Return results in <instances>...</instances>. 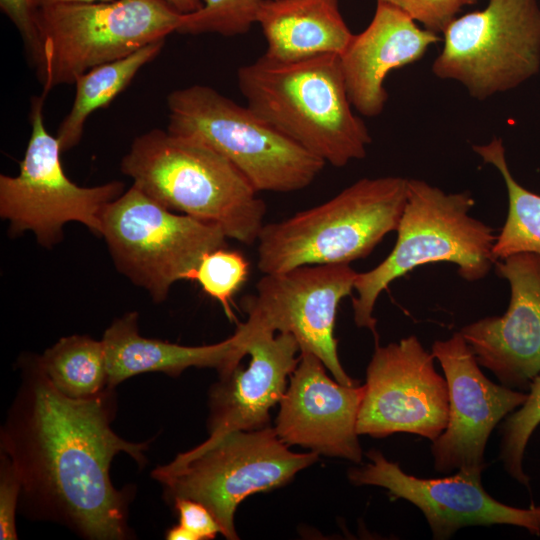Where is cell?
I'll return each mask as SVG.
<instances>
[{
  "label": "cell",
  "instance_id": "obj_9",
  "mask_svg": "<svg viewBox=\"0 0 540 540\" xmlns=\"http://www.w3.org/2000/svg\"><path fill=\"white\" fill-rule=\"evenodd\" d=\"M101 237L116 269L155 303L177 281H193L203 256L227 239L218 225L174 214L135 185L104 207Z\"/></svg>",
  "mask_w": 540,
  "mask_h": 540
},
{
  "label": "cell",
  "instance_id": "obj_32",
  "mask_svg": "<svg viewBox=\"0 0 540 540\" xmlns=\"http://www.w3.org/2000/svg\"><path fill=\"white\" fill-rule=\"evenodd\" d=\"M172 7L182 14L198 11L202 7L201 0H166Z\"/></svg>",
  "mask_w": 540,
  "mask_h": 540
},
{
  "label": "cell",
  "instance_id": "obj_34",
  "mask_svg": "<svg viewBox=\"0 0 540 540\" xmlns=\"http://www.w3.org/2000/svg\"><path fill=\"white\" fill-rule=\"evenodd\" d=\"M478 0H464L465 5H472L475 4Z\"/></svg>",
  "mask_w": 540,
  "mask_h": 540
},
{
  "label": "cell",
  "instance_id": "obj_30",
  "mask_svg": "<svg viewBox=\"0 0 540 540\" xmlns=\"http://www.w3.org/2000/svg\"><path fill=\"white\" fill-rule=\"evenodd\" d=\"M173 502L179 525L190 534L192 540H211L221 533L215 517L200 502L187 498H176Z\"/></svg>",
  "mask_w": 540,
  "mask_h": 540
},
{
  "label": "cell",
  "instance_id": "obj_19",
  "mask_svg": "<svg viewBox=\"0 0 540 540\" xmlns=\"http://www.w3.org/2000/svg\"><path fill=\"white\" fill-rule=\"evenodd\" d=\"M442 39L399 8L377 2L370 24L339 55L350 102L360 114L378 116L388 98L387 75L421 59Z\"/></svg>",
  "mask_w": 540,
  "mask_h": 540
},
{
  "label": "cell",
  "instance_id": "obj_24",
  "mask_svg": "<svg viewBox=\"0 0 540 540\" xmlns=\"http://www.w3.org/2000/svg\"><path fill=\"white\" fill-rule=\"evenodd\" d=\"M37 358L51 383L68 397L89 398L108 387L102 340L86 335L66 336Z\"/></svg>",
  "mask_w": 540,
  "mask_h": 540
},
{
  "label": "cell",
  "instance_id": "obj_31",
  "mask_svg": "<svg viewBox=\"0 0 540 540\" xmlns=\"http://www.w3.org/2000/svg\"><path fill=\"white\" fill-rule=\"evenodd\" d=\"M0 8L19 31L31 62L38 48V9L33 0H0Z\"/></svg>",
  "mask_w": 540,
  "mask_h": 540
},
{
  "label": "cell",
  "instance_id": "obj_5",
  "mask_svg": "<svg viewBox=\"0 0 540 540\" xmlns=\"http://www.w3.org/2000/svg\"><path fill=\"white\" fill-rule=\"evenodd\" d=\"M408 179L363 178L328 201L278 222L258 237L257 267L263 274L305 265L350 264L367 257L396 231Z\"/></svg>",
  "mask_w": 540,
  "mask_h": 540
},
{
  "label": "cell",
  "instance_id": "obj_3",
  "mask_svg": "<svg viewBox=\"0 0 540 540\" xmlns=\"http://www.w3.org/2000/svg\"><path fill=\"white\" fill-rule=\"evenodd\" d=\"M120 167L167 209L214 223L227 238L252 245L265 225L259 192L228 159L199 141L152 129L133 140Z\"/></svg>",
  "mask_w": 540,
  "mask_h": 540
},
{
  "label": "cell",
  "instance_id": "obj_1",
  "mask_svg": "<svg viewBox=\"0 0 540 540\" xmlns=\"http://www.w3.org/2000/svg\"><path fill=\"white\" fill-rule=\"evenodd\" d=\"M113 390L68 397L51 383L37 356L25 359L1 430V452L20 479L26 512L93 540L129 537V495L113 486L110 465L125 452L143 466L149 446L128 442L112 430Z\"/></svg>",
  "mask_w": 540,
  "mask_h": 540
},
{
  "label": "cell",
  "instance_id": "obj_23",
  "mask_svg": "<svg viewBox=\"0 0 540 540\" xmlns=\"http://www.w3.org/2000/svg\"><path fill=\"white\" fill-rule=\"evenodd\" d=\"M472 149L485 163L499 171L507 189L508 215L493 246L495 259L517 253L540 255V195L515 180L508 167L502 139L494 137L488 144L473 145Z\"/></svg>",
  "mask_w": 540,
  "mask_h": 540
},
{
  "label": "cell",
  "instance_id": "obj_6",
  "mask_svg": "<svg viewBox=\"0 0 540 540\" xmlns=\"http://www.w3.org/2000/svg\"><path fill=\"white\" fill-rule=\"evenodd\" d=\"M166 0H111L38 8L31 63L47 95L83 73L177 32L183 18Z\"/></svg>",
  "mask_w": 540,
  "mask_h": 540
},
{
  "label": "cell",
  "instance_id": "obj_17",
  "mask_svg": "<svg viewBox=\"0 0 540 540\" xmlns=\"http://www.w3.org/2000/svg\"><path fill=\"white\" fill-rule=\"evenodd\" d=\"M364 385H343L314 354L301 352L280 401L274 430L288 446L361 462L357 419Z\"/></svg>",
  "mask_w": 540,
  "mask_h": 540
},
{
  "label": "cell",
  "instance_id": "obj_10",
  "mask_svg": "<svg viewBox=\"0 0 540 540\" xmlns=\"http://www.w3.org/2000/svg\"><path fill=\"white\" fill-rule=\"evenodd\" d=\"M442 33L433 73L462 83L478 100L514 89L540 70L538 0H489L484 9L453 18Z\"/></svg>",
  "mask_w": 540,
  "mask_h": 540
},
{
  "label": "cell",
  "instance_id": "obj_12",
  "mask_svg": "<svg viewBox=\"0 0 540 540\" xmlns=\"http://www.w3.org/2000/svg\"><path fill=\"white\" fill-rule=\"evenodd\" d=\"M358 272L350 264L305 265L263 274L256 295L241 299L250 322L274 333L292 334L300 352L318 357L333 378L357 385L339 360L334 336L339 303L354 290Z\"/></svg>",
  "mask_w": 540,
  "mask_h": 540
},
{
  "label": "cell",
  "instance_id": "obj_2",
  "mask_svg": "<svg viewBox=\"0 0 540 540\" xmlns=\"http://www.w3.org/2000/svg\"><path fill=\"white\" fill-rule=\"evenodd\" d=\"M237 84L252 111L325 164L366 156L372 139L352 110L338 54L287 62L263 55L238 69Z\"/></svg>",
  "mask_w": 540,
  "mask_h": 540
},
{
  "label": "cell",
  "instance_id": "obj_22",
  "mask_svg": "<svg viewBox=\"0 0 540 540\" xmlns=\"http://www.w3.org/2000/svg\"><path fill=\"white\" fill-rule=\"evenodd\" d=\"M164 44L165 40L152 42L130 55L94 67L76 79L73 104L56 134L62 152L80 142L88 117L107 107L124 91L140 69L159 55Z\"/></svg>",
  "mask_w": 540,
  "mask_h": 540
},
{
  "label": "cell",
  "instance_id": "obj_14",
  "mask_svg": "<svg viewBox=\"0 0 540 540\" xmlns=\"http://www.w3.org/2000/svg\"><path fill=\"white\" fill-rule=\"evenodd\" d=\"M431 353L441 364L449 394L447 425L432 441L435 469L481 475L491 432L524 403L527 393L490 381L461 332L435 341Z\"/></svg>",
  "mask_w": 540,
  "mask_h": 540
},
{
  "label": "cell",
  "instance_id": "obj_16",
  "mask_svg": "<svg viewBox=\"0 0 540 540\" xmlns=\"http://www.w3.org/2000/svg\"><path fill=\"white\" fill-rule=\"evenodd\" d=\"M510 286L502 316L479 319L461 329L479 365L509 388L529 389L540 374V255L517 253L496 260Z\"/></svg>",
  "mask_w": 540,
  "mask_h": 540
},
{
  "label": "cell",
  "instance_id": "obj_15",
  "mask_svg": "<svg viewBox=\"0 0 540 540\" xmlns=\"http://www.w3.org/2000/svg\"><path fill=\"white\" fill-rule=\"evenodd\" d=\"M370 463L349 471L356 485L386 488L393 498H402L418 507L425 516L434 539H447L467 526L507 524L540 535V506L512 507L495 500L481 484V475L463 471L444 478L425 479L405 473L378 450L367 453Z\"/></svg>",
  "mask_w": 540,
  "mask_h": 540
},
{
  "label": "cell",
  "instance_id": "obj_21",
  "mask_svg": "<svg viewBox=\"0 0 540 540\" xmlns=\"http://www.w3.org/2000/svg\"><path fill=\"white\" fill-rule=\"evenodd\" d=\"M257 23L266 40L264 56L281 62L340 55L354 35L338 0H265Z\"/></svg>",
  "mask_w": 540,
  "mask_h": 540
},
{
  "label": "cell",
  "instance_id": "obj_18",
  "mask_svg": "<svg viewBox=\"0 0 540 540\" xmlns=\"http://www.w3.org/2000/svg\"><path fill=\"white\" fill-rule=\"evenodd\" d=\"M247 322L253 330L247 347L249 365L245 369L239 365L212 387L209 437L193 450L206 449L235 431L269 426L270 409L280 403L298 365L300 348L292 334H276Z\"/></svg>",
  "mask_w": 540,
  "mask_h": 540
},
{
  "label": "cell",
  "instance_id": "obj_28",
  "mask_svg": "<svg viewBox=\"0 0 540 540\" xmlns=\"http://www.w3.org/2000/svg\"><path fill=\"white\" fill-rule=\"evenodd\" d=\"M393 5L435 33L443 32L465 5L464 0H377Z\"/></svg>",
  "mask_w": 540,
  "mask_h": 540
},
{
  "label": "cell",
  "instance_id": "obj_27",
  "mask_svg": "<svg viewBox=\"0 0 540 540\" xmlns=\"http://www.w3.org/2000/svg\"><path fill=\"white\" fill-rule=\"evenodd\" d=\"M540 424V374L529 386L526 400L502 424L500 459L505 470L519 483L529 486L522 461L527 443Z\"/></svg>",
  "mask_w": 540,
  "mask_h": 540
},
{
  "label": "cell",
  "instance_id": "obj_25",
  "mask_svg": "<svg viewBox=\"0 0 540 540\" xmlns=\"http://www.w3.org/2000/svg\"><path fill=\"white\" fill-rule=\"evenodd\" d=\"M265 0H203L202 7L184 14L177 30L181 34L217 33L225 37L245 34L257 23Z\"/></svg>",
  "mask_w": 540,
  "mask_h": 540
},
{
  "label": "cell",
  "instance_id": "obj_20",
  "mask_svg": "<svg viewBox=\"0 0 540 540\" xmlns=\"http://www.w3.org/2000/svg\"><path fill=\"white\" fill-rule=\"evenodd\" d=\"M252 327L246 321L224 341L203 346H183L143 337L138 313L128 312L106 329L105 347L108 387L145 372H163L176 377L190 367L214 368L220 378L229 375L247 353Z\"/></svg>",
  "mask_w": 540,
  "mask_h": 540
},
{
  "label": "cell",
  "instance_id": "obj_11",
  "mask_svg": "<svg viewBox=\"0 0 540 540\" xmlns=\"http://www.w3.org/2000/svg\"><path fill=\"white\" fill-rule=\"evenodd\" d=\"M45 97L41 94L31 101V134L19 173L0 175V216L9 222L11 234L31 231L41 246L51 248L63 239V227L69 222H79L101 236L102 211L125 192V184L114 180L81 187L66 176L59 142L45 126Z\"/></svg>",
  "mask_w": 540,
  "mask_h": 540
},
{
  "label": "cell",
  "instance_id": "obj_4",
  "mask_svg": "<svg viewBox=\"0 0 540 540\" xmlns=\"http://www.w3.org/2000/svg\"><path fill=\"white\" fill-rule=\"evenodd\" d=\"M470 192L445 193L423 180L408 179L407 198L389 255L358 273L352 299L355 324L369 329L378 343L374 307L380 294L414 268L439 262L457 265L467 281L483 279L494 266L493 229L469 215Z\"/></svg>",
  "mask_w": 540,
  "mask_h": 540
},
{
  "label": "cell",
  "instance_id": "obj_26",
  "mask_svg": "<svg viewBox=\"0 0 540 540\" xmlns=\"http://www.w3.org/2000/svg\"><path fill=\"white\" fill-rule=\"evenodd\" d=\"M248 271L249 263L240 252L222 247L203 256L194 272L193 281L221 304L232 321V297L246 281Z\"/></svg>",
  "mask_w": 540,
  "mask_h": 540
},
{
  "label": "cell",
  "instance_id": "obj_29",
  "mask_svg": "<svg viewBox=\"0 0 540 540\" xmlns=\"http://www.w3.org/2000/svg\"><path fill=\"white\" fill-rule=\"evenodd\" d=\"M21 482L8 456L1 452L0 539H17L15 514L21 496Z\"/></svg>",
  "mask_w": 540,
  "mask_h": 540
},
{
  "label": "cell",
  "instance_id": "obj_8",
  "mask_svg": "<svg viewBox=\"0 0 540 540\" xmlns=\"http://www.w3.org/2000/svg\"><path fill=\"white\" fill-rule=\"evenodd\" d=\"M288 447L269 426L235 431L206 449L179 454L154 469L152 476L171 500L187 498L203 504L221 534L236 540L234 514L245 498L285 485L318 459L316 452L296 453Z\"/></svg>",
  "mask_w": 540,
  "mask_h": 540
},
{
  "label": "cell",
  "instance_id": "obj_13",
  "mask_svg": "<svg viewBox=\"0 0 540 540\" xmlns=\"http://www.w3.org/2000/svg\"><path fill=\"white\" fill-rule=\"evenodd\" d=\"M434 359L415 335L376 344L366 370L358 434L380 438L404 432L434 441L449 412L447 382L436 372Z\"/></svg>",
  "mask_w": 540,
  "mask_h": 540
},
{
  "label": "cell",
  "instance_id": "obj_7",
  "mask_svg": "<svg viewBox=\"0 0 540 540\" xmlns=\"http://www.w3.org/2000/svg\"><path fill=\"white\" fill-rule=\"evenodd\" d=\"M167 131L199 141L228 159L257 192L309 186L325 166L247 105L194 84L167 97Z\"/></svg>",
  "mask_w": 540,
  "mask_h": 540
},
{
  "label": "cell",
  "instance_id": "obj_33",
  "mask_svg": "<svg viewBox=\"0 0 540 540\" xmlns=\"http://www.w3.org/2000/svg\"><path fill=\"white\" fill-rule=\"evenodd\" d=\"M99 1H111V0H33V3L35 7L38 9L41 7L55 5V4L89 3V2H99Z\"/></svg>",
  "mask_w": 540,
  "mask_h": 540
}]
</instances>
